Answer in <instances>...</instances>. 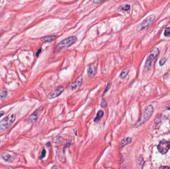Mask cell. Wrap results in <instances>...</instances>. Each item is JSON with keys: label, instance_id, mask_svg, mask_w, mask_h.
<instances>
[{"label": "cell", "instance_id": "7c38bea8", "mask_svg": "<svg viewBox=\"0 0 170 169\" xmlns=\"http://www.w3.org/2000/svg\"><path fill=\"white\" fill-rule=\"evenodd\" d=\"M57 38L56 35H51L48 36L41 38V40L44 42H50L56 39Z\"/></svg>", "mask_w": 170, "mask_h": 169}, {"label": "cell", "instance_id": "4316f807", "mask_svg": "<svg viewBox=\"0 0 170 169\" xmlns=\"http://www.w3.org/2000/svg\"><path fill=\"white\" fill-rule=\"evenodd\" d=\"M160 169H164V168L167 169V168H169V167H166V166H165V167H160Z\"/></svg>", "mask_w": 170, "mask_h": 169}, {"label": "cell", "instance_id": "ba28073f", "mask_svg": "<svg viewBox=\"0 0 170 169\" xmlns=\"http://www.w3.org/2000/svg\"><path fill=\"white\" fill-rule=\"evenodd\" d=\"M41 110L40 109H38L37 110H36L34 112L32 113L29 117L28 118V122L30 124H33L36 122V121L37 120V119L38 118L39 115H40V113L41 112Z\"/></svg>", "mask_w": 170, "mask_h": 169}, {"label": "cell", "instance_id": "83f0119b", "mask_svg": "<svg viewBox=\"0 0 170 169\" xmlns=\"http://www.w3.org/2000/svg\"><path fill=\"white\" fill-rule=\"evenodd\" d=\"M167 109H169V110H170V106H169V107H168V108H167Z\"/></svg>", "mask_w": 170, "mask_h": 169}, {"label": "cell", "instance_id": "5b68a950", "mask_svg": "<svg viewBox=\"0 0 170 169\" xmlns=\"http://www.w3.org/2000/svg\"><path fill=\"white\" fill-rule=\"evenodd\" d=\"M170 148V142L166 140H162L159 142L158 149L159 152L162 154H165L168 151Z\"/></svg>", "mask_w": 170, "mask_h": 169}, {"label": "cell", "instance_id": "44dd1931", "mask_svg": "<svg viewBox=\"0 0 170 169\" xmlns=\"http://www.w3.org/2000/svg\"><path fill=\"white\" fill-rule=\"evenodd\" d=\"M107 106V103L106 101V100L104 98H102V100H101V106L102 108L106 107Z\"/></svg>", "mask_w": 170, "mask_h": 169}, {"label": "cell", "instance_id": "7402d4cb", "mask_svg": "<svg viewBox=\"0 0 170 169\" xmlns=\"http://www.w3.org/2000/svg\"><path fill=\"white\" fill-rule=\"evenodd\" d=\"M166 59L165 58H162L161 59V60H160V62H159V64H160V66H163L164 65L165 63L166 62Z\"/></svg>", "mask_w": 170, "mask_h": 169}, {"label": "cell", "instance_id": "8fae6325", "mask_svg": "<svg viewBox=\"0 0 170 169\" xmlns=\"http://www.w3.org/2000/svg\"><path fill=\"white\" fill-rule=\"evenodd\" d=\"M82 82H83V77L81 75L77 79L74 83L71 85V88L74 89L77 87H79L82 84Z\"/></svg>", "mask_w": 170, "mask_h": 169}, {"label": "cell", "instance_id": "d4e9b609", "mask_svg": "<svg viewBox=\"0 0 170 169\" xmlns=\"http://www.w3.org/2000/svg\"><path fill=\"white\" fill-rule=\"evenodd\" d=\"M41 50H42V49H41V48H40V49H39L37 50V52L36 53V57H38L39 56V55H40V53L41 52Z\"/></svg>", "mask_w": 170, "mask_h": 169}, {"label": "cell", "instance_id": "8992f818", "mask_svg": "<svg viewBox=\"0 0 170 169\" xmlns=\"http://www.w3.org/2000/svg\"><path fill=\"white\" fill-rule=\"evenodd\" d=\"M64 90V88L62 85H59L48 94L47 98L49 99L55 98L61 95Z\"/></svg>", "mask_w": 170, "mask_h": 169}, {"label": "cell", "instance_id": "30bf717a", "mask_svg": "<svg viewBox=\"0 0 170 169\" xmlns=\"http://www.w3.org/2000/svg\"><path fill=\"white\" fill-rule=\"evenodd\" d=\"M15 155L10 153H4L2 155V158L6 162H10L15 159Z\"/></svg>", "mask_w": 170, "mask_h": 169}, {"label": "cell", "instance_id": "2e32d148", "mask_svg": "<svg viewBox=\"0 0 170 169\" xmlns=\"http://www.w3.org/2000/svg\"><path fill=\"white\" fill-rule=\"evenodd\" d=\"M130 6L129 5H126L125 6H122L120 7V9L122 11H128L130 10Z\"/></svg>", "mask_w": 170, "mask_h": 169}, {"label": "cell", "instance_id": "603a6c76", "mask_svg": "<svg viewBox=\"0 0 170 169\" xmlns=\"http://www.w3.org/2000/svg\"><path fill=\"white\" fill-rule=\"evenodd\" d=\"M105 0H93V2L96 4H100L103 3Z\"/></svg>", "mask_w": 170, "mask_h": 169}, {"label": "cell", "instance_id": "6da1fadb", "mask_svg": "<svg viewBox=\"0 0 170 169\" xmlns=\"http://www.w3.org/2000/svg\"><path fill=\"white\" fill-rule=\"evenodd\" d=\"M153 112L154 109L152 106L149 105L147 107H146L142 113L141 115L136 124L134 125V128H138L139 126H141L142 124L145 123L146 121H147L152 116Z\"/></svg>", "mask_w": 170, "mask_h": 169}, {"label": "cell", "instance_id": "7a4b0ae2", "mask_svg": "<svg viewBox=\"0 0 170 169\" xmlns=\"http://www.w3.org/2000/svg\"><path fill=\"white\" fill-rule=\"evenodd\" d=\"M77 41V38L76 36H71L61 41L58 45L57 49L59 50L67 49L73 45Z\"/></svg>", "mask_w": 170, "mask_h": 169}, {"label": "cell", "instance_id": "9c48e42d", "mask_svg": "<svg viewBox=\"0 0 170 169\" xmlns=\"http://www.w3.org/2000/svg\"><path fill=\"white\" fill-rule=\"evenodd\" d=\"M96 72V68L94 65H90L87 68V73L89 77L91 78L94 76Z\"/></svg>", "mask_w": 170, "mask_h": 169}, {"label": "cell", "instance_id": "f1b7e54d", "mask_svg": "<svg viewBox=\"0 0 170 169\" xmlns=\"http://www.w3.org/2000/svg\"><path fill=\"white\" fill-rule=\"evenodd\" d=\"M0 143H1V141H0Z\"/></svg>", "mask_w": 170, "mask_h": 169}, {"label": "cell", "instance_id": "d6986e66", "mask_svg": "<svg viewBox=\"0 0 170 169\" xmlns=\"http://www.w3.org/2000/svg\"><path fill=\"white\" fill-rule=\"evenodd\" d=\"M7 95V92L6 90H4L0 93V97L2 98H5Z\"/></svg>", "mask_w": 170, "mask_h": 169}, {"label": "cell", "instance_id": "ffe728a7", "mask_svg": "<svg viewBox=\"0 0 170 169\" xmlns=\"http://www.w3.org/2000/svg\"><path fill=\"white\" fill-rule=\"evenodd\" d=\"M46 155V150L44 148H43L41 153V155L40 156V159H42L43 158H44Z\"/></svg>", "mask_w": 170, "mask_h": 169}, {"label": "cell", "instance_id": "484cf974", "mask_svg": "<svg viewBox=\"0 0 170 169\" xmlns=\"http://www.w3.org/2000/svg\"><path fill=\"white\" fill-rule=\"evenodd\" d=\"M4 113H5V112H4V111H1L0 112V118L2 117L4 115Z\"/></svg>", "mask_w": 170, "mask_h": 169}, {"label": "cell", "instance_id": "52a82bcc", "mask_svg": "<svg viewBox=\"0 0 170 169\" xmlns=\"http://www.w3.org/2000/svg\"><path fill=\"white\" fill-rule=\"evenodd\" d=\"M155 18V16L154 15H152L148 17H147L144 20V21L141 23L140 24V29H142L144 28L148 27L152 23L153 21L154 20Z\"/></svg>", "mask_w": 170, "mask_h": 169}, {"label": "cell", "instance_id": "cb8c5ba5", "mask_svg": "<svg viewBox=\"0 0 170 169\" xmlns=\"http://www.w3.org/2000/svg\"><path fill=\"white\" fill-rule=\"evenodd\" d=\"M71 141H68V142H67L66 143V144H65V147H64V149L65 148H67V147H70V145H71Z\"/></svg>", "mask_w": 170, "mask_h": 169}, {"label": "cell", "instance_id": "ac0fdd59", "mask_svg": "<svg viewBox=\"0 0 170 169\" xmlns=\"http://www.w3.org/2000/svg\"><path fill=\"white\" fill-rule=\"evenodd\" d=\"M111 84H112V83H111L110 81H109V82H108V84L107 85L106 87V88H105V89H104V92H103V94H105L107 92H108V90L110 89V86H111Z\"/></svg>", "mask_w": 170, "mask_h": 169}, {"label": "cell", "instance_id": "5bb4252c", "mask_svg": "<svg viewBox=\"0 0 170 169\" xmlns=\"http://www.w3.org/2000/svg\"><path fill=\"white\" fill-rule=\"evenodd\" d=\"M103 115H104V113H103V112L102 111V110L99 111L97 113V114H96V118L94 119V122H96V123L99 122L101 120V119L102 118Z\"/></svg>", "mask_w": 170, "mask_h": 169}, {"label": "cell", "instance_id": "4fadbf2b", "mask_svg": "<svg viewBox=\"0 0 170 169\" xmlns=\"http://www.w3.org/2000/svg\"><path fill=\"white\" fill-rule=\"evenodd\" d=\"M132 141V139L130 137H126L125 139H122V141H121L120 145V147L121 148L122 147L126 146V145L130 144Z\"/></svg>", "mask_w": 170, "mask_h": 169}, {"label": "cell", "instance_id": "9a60e30c", "mask_svg": "<svg viewBox=\"0 0 170 169\" xmlns=\"http://www.w3.org/2000/svg\"><path fill=\"white\" fill-rule=\"evenodd\" d=\"M128 72H129V70H128V69L127 68H125L122 71V72L121 73H120V78L121 79H125V78L127 75V74L128 73Z\"/></svg>", "mask_w": 170, "mask_h": 169}, {"label": "cell", "instance_id": "3957f363", "mask_svg": "<svg viewBox=\"0 0 170 169\" xmlns=\"http://www.w3.org/2000/svg\"><path fill=\"white\" fill-rule=\"evenodd\" d=\"M16 115L15 114H10L6 117L0 122V129L1 130H6L9 128L12 123L15 122Z\"/></svg>", "mask_w": 170, "mask_h": 169}, {"label": "cell", "instance_id": "e0dca14e", "mask_svg": "<svg viewBox=\"0 0 170 169\" xmlns=\"http://www.w3.org/2000/svg\"><path fill=\"white\" fill-rule=\"evenodd\" d=\"M164 35L166 37L170 36V27H167L165 30Z\"/></svg>", "mask_w": 170, "mask_h": 169}, {"label": "cell", "instance_id": "277c9868", "mask_svg": "<svg viewBox=\"0 0 170 169\" xmlns=\"http://www.w3.org/2000/svg\"><path fill=\"white\" fill-rule=\"evenodd\" d=\"M159 50L157 48H154L151 51H150V55L148 57L147 62L145 64V67H144V71H148L150 68H151L152 66V64L153 62L154 59L156 58V57L158 56L159 54Z\"/></svg>", "mask_w": 170, "mask_h": 169}]
</instances>
